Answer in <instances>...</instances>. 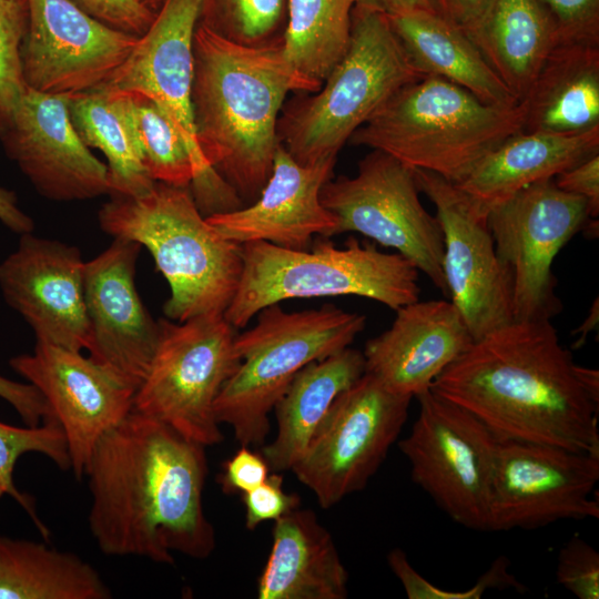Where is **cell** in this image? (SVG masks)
Returning a JSON list of instances; mask_svg holds the SVG:
<instances>
[{"mask_svg":"<svg viewBox=\"0 0 599 599\" xmlns=\"http://www.w3.org/2000/svg\"><path fill=\"white\" fill-rule=\"evenodd\" d=\"M205 446L132 409L97 443L85 467L89 528L109 556L173 565L206 559L215 530L203 507Z\"/></svg>","mask_w":599,"mask_h":599,"instance_id":"6da1fadb","label":"cell"},{"mask_svg":"<svg viewBox=\"0 0 599 599\" xmlns=\"http://www.w3.org/2000/svg\"><path fill=\"white\" fill-rule=\"evenodd\" d=\"M430 390L498 441L599 454V372L573 361L551 321H512L474 341Z\"/></svg>","mask_w":599,"mask_h":599,"instance_id":"7a4b0ae2","label":"cell"},{"mask_svg":"<svg viewBox=\"0 0 599 599\" xmlns=\"http://www.w3.org/2000/svg\"><path fill=\"white\" fill-rule=\"evenodd\" d=\"M193 59L191 100L200 151L250 204L272 172L285 98L306 88L281 43L243 45L197 24Z\"/></svg>","mask_w":599,"mask_h":599,"instance_id":"3957f363","label":"cell"},{"mask_svg":"<svg viewBox=\"0 0 599 599\" xmlns=\"http://www.w3.org/2000/svg\"><path fill=\"white\" fill-rule=\"evenodd\" d=\"M99 223L114 238L149 250L171 290L163 305L166 318L224 314L242 275L241 244L206 221L189 187L155 182L139 196L112 195L99 211Z\"/></svg>","mask_w":599,"mask_h":599,"instance_id":"277c9868","label":"cell"},{"mask_svg":"<svg viewBox=\"0 0 599 599\" xmlns=\"http://www.w3.org/2000/svg\"><path fill=\"white\" fill-rule=\"evenodd\" d=\"M522 121L519 102L489 104L444 78L424 75L392 95L348 143L385 152L456 184L522 131Z\"/></svg>","mask_w":599,"mask_h":599,"instance_id":"5b68a950","label":"cell"},{"mask_svg":"<svg viewBox=\"0 0 599 599\" xmlns=\"http://www.w3.org/2000/svg\"><path fill=\"white\" fill-rule=\"evenodd\" d=\"M423 77L387 14L356 3L345 54L317 91L298 92L283 105L277 138L300 164L337 158L352 134L392 95Z\"/></svg>","mask_w":599,"mask_h":599,"instance_id":"8992f818","label":"cell"},{"mask_svg":"<svg viewBox=\"0 0 599 599\" xmlns=\"http://www.w3.org/2000/svg\"><path fill=\"white\" fill-rule=\"evenodd\" d=\"M241 250L240 284L224 312L234 328L286 300L355 295L394 311L419 300V271L408 258L353 237L344 247L324 237L311 251L264 241L243 243Z\"/></svg>","mask_w":599,"mask_h":599,"instance_id":"52a82bcc","label":"cell"},{"mask_svg":"<svg viewBox=\"0 0 599 599\" xmlns=\"http://www.w3.org/2000/svg\"><path fill=\"white\" fill-rule=\"evenodd\" d=\"M257 315L255 326L235 336L240 363L214 404L217 422L244 446L264 444L270 413L302 368L348 347L366 325L365 315L334 304L286 312L276 303Z\"/></svg>","mask_w":599,"mask_h":599,"instance_id":"ba28073f","label":"cell"},{"mask_svg":"<svg viewBox=\"0 0 599 599\" xmlns=\"http://www.w3.org/2000/svg\"><path fill=\"white\" fill-rule=\"evenodd\" d=\"M159 341L138 386L133 409L205 447L223 440L215 400L240 361L235 329L224 314L183 322L160 318Z\"/></svg>","mask_w":599,"mask_h":599,"instance_id":"9c48e42d","label":"cell"},{"mask_svg":"<svg viewBox=\"0 0 599 599\" xmlns=\"http://www.w3.org/2000/svg\"><path fill=\"white\" fill-rule=\"evenodd\" d=\"M201 0H163L148 30L102 89L140 93L154 101L185 141L195 169L189 189L204 215L233 209L235 190L203 158L196 139L193 110V38Z\"/></svg>","mask_w":599,"mask_h":599,"instance_id":"30bf717a","label":"cell"},{"mask_svg":"<svg viewBox=\"0 0 599 599\" xmlns=\"http://www.w3.org/2000/svg\"><path fill=\"white\" fill-rule=\"evenodd\" d=\"M416 398L418 416L398 441L413 481L456 524L488 531L498 439L473 414L430 389Z\"/></svg>","mask_w":599,"mask_h":599,"instance_id":"8fae6325","label":"cell"},{"mask_svg":"<svg viewBox=\"0 0 599 599\" xmlns=\"http://www.w3.org/2000/svg\"><path fill=\"white\" fill-rule=\"evenodd\" d=\"M486 219L497 255L510 275L512 321H551L561 311L554 260L573 235L598 226L588 201L549 179L520 190Z\"/></svg>","mask_w":599,"mask_h":599,"instance_id":"7c38bea8","label":"cell"},{"mask_svg":"<svg viewBox=\"0 0 599 599\" xmlns=\"http://www.w3.org/2000/svg\"><path fill=\"white\" fill-rule=\"evenodd\" d=\"M419 193L414 169L372 150L358 162L355 176L328 180L319 200L337 217V234L357 232L396 250L448 297L441 226Z\"/></svg>","mask_w":599,"mask_h":599,"instance_id":"4fadbf2b","label":"cell"},{"mask_svg":"<svg viewBox=\"0 0 599 599\" xmlns=\"http://www.w3.org/2000/svg\"><path fill=\"white\" fill-rule=\"evenodd\" d=\"M410 400L368 373L337 396L292 468L322 508L365 488L397 440Z\"/></svg>","mask_w":599,"mask_h":599,"instance_id":"5bb4252c","label":"cell"},{"mask_svg":"<svg viewBox=\"0 0 599 599\" xmlns=\"http://www.w3.org/2000/svg\"><path fill=\"white\" fill-rule=\"evenodd\" d=\"M599 454L499 441L488 531L536 529L559 520L599 518Z\"/></svg>","mask_w":599,"mask_h":599,"instance_id":"9a60e30c","label":"cell"},{"mask_svg":"<svg viewBox=\"0 0 599 599\" xmlns=\"http://www.w3.org/2000/svg\"><path fill=\"white\" fill-rule=\"evenodd\" d=\"M21 65L28 88L73 97L99 89L125 61L139 37L94 19L71 0H26Z\"/></svg>","mask_w":599,"mask_h":599,"instance_id":"2e32d148","label":"cell"},{"mask_svg":"<svg viewBox=\"0 0 599 599\" xmlns=\"http://www.w3.org/2000/svg\"><path fill=\"white\" fill-rule=\"evenodd\" d=\"M415 175L441 226L448 297L476 341L512 322L510 275L497 255L486 216L463 192L435 173L415 170Z\"/></svg>","mask_w":599,"mask_h":599,"instance_id":"e0dca14e","label":"cell"},{"mask_svg":"<svg viewBox=\"0 0 599 599\" xmlns=\"http://www.w3.org/2000/svg\"><path fill=\"white\" fill-rule=\"evenodd\" d=\"M10 366L45 398L61 426L77 479L100 438L132 409L136 388L113 368L80 351L37 342Z\"/></svg>","mask_w":599,"mask_h":599,"instance_id":"ac0fdd59","label":"cell"},{"mask_svg":"<svg viewBox=\"0 0 599 599\" xmlns=\"http://www.w3.org/2000/svg\"><path fill=\"white\" fill-rule=\"evenodd\" d=\"M0 140L8 156L49 200L83 201L110 193L106 164L78 134L69 97L27 87Z\"/></svg>","mask_w":599,"mask_h":599,"instance_id":"d6986e66","label":"cell"},{"mask_svg":"<svg viewBox=\"0 0 599 599\" xmlns=\"http://www.w3.org/2000/svg\"><path fill=\"white\" fill-rule=\"evenodd\" d=\"M84 263L78 247L31 233L0 263L6 302L31 326L37 342L89 349Z\"/></svg>","mask_w":599,"mask_h":599,"instance_id":"ffe728a7","label":"cell"},{"mask_svg":"<svg viewBox=\"0 0 599 599\" xmlns=\"http://www.w3.org/2000/svg\"><path fill=\"white\" fill-rule=\"evenodd\" d=\"M141 247L115 237L106 250L84 263L83 272L90 356L135 388L149 369L159 341L158 321L143 305L134 282Z\"/></svg>","mask_w":599,"mask_h":599,"instance_id":"44dd1931","label":"cell"},{"mask_svg":"<svg viewBox=\"0 0 599 599\" xmlns=\"http://www.w3.org/2000/svg\"><path fill=\"white\" fill-rule=\"evenodd\" d=\"M336 159L300 164L280 142L258 197L242 209L210 215L206 221L237 244L264 241L307 250L315 235L327 238L337 234V217L319 200L323 185L333 177Z\"/></svg>","mask_w":599,"mask_h":599,"instance_id":"7402d4cb","label":"cell"},{"mask_svg":"<svg viewBox=\"0 0 599 599\" xmlns=\"http://www.w3.org/2000/svg\"><path fill=\"white\" fill-rule=\"evenodd\" d=\"M474 342L450 301H416L396 309L392 326L367 341L365 373L393 393L417 397Z\"/></svg>","mask_w":599,"mask_h":599,"instance_id":"603a6c76","label":"cell"},{"mask_svg":"<svg viewBox=\"0 0 599 599\" xmlns=\"http://www.w3.org/2000/svg\"><path fill=\"white\" fill-rule=\"evenodd\" d=\"M347 585L334 539L313 510L298 507L274 521L258 599H345Z\"/></svg>","mask_w":599,"mask_h":599,"instance_id":"cb8c5ba5","label":"cell"},{"mask_svg":"<svg viewBox=\"0 0 599 599\" xmlns=\"http://www.w3.org/2000/svg\"><path fill=\"white\" fill-rule=\"evenodd\" d=\"M599 153V128L576 135L520 131L483 158L455 185L487 216L520 190Z\"/></svg>","mask_w":599,"mask_h":599,"instance_id":"d4e9b609","label":"cell"},{"mask_svg":"<svg viewBox=\"0 0 599 599\" xmlns=\"http://www.w3.org/2000/svg\"><path fill=\"white\" fill-rule=\"evenodd\" d=\"M519 103L524 132L576 135L599 128V45L556 44Z\"/></svg>","mask_w":599,"mask_h":599,"instance_id":"484cf974","label":"cell"},{"mask_svg":"<svg viewBox=\"0 0 599 599\" xmlns=\"http://www.w3.org/2000/svg\"><path fill=\"white\" fill-rule=\"evenodd\" d=\"M365 373L363 352L349 346L302 368L274 406L277 432L263 445L271 470H292L337 396Z\"/></svg>","mask_w":599,"mask_h":599,"instance_id":"4316f807","label":"cell"},{"mask_svg":"<svg viewBox=\"0 0 599 599\" xmlns=\"http://www.w3.org/2000/svg\"><path fill=\"white\" fill-rule=\"evenodd\" d=\"M464 32L518 102L556 45L538 0H487Z\"/></svg>","mask_w":599,"mask_h":599,"instance_id":"83f0119b","label":"cell"},{"mask_svg":"<svg viewBox=\"0 0 599 599\" xmlns=\"http://www.w3.org/2000/svg\"><path fill=\"white\" fill-rule=\"evenodd\" d=\"M387 17L409 59L424 75L444 78L489 104L518 103L468 35L439 13L415 11Z\"/></svg>","mask_w":599,"mask_h":599,"instance_id":"f1b7e54d","label":"cell"},{"mask_svg":"<svg viewBox=\"0 0 599 599\" xmlns=\"http://www.w3.org/2000/svg\"><path fill=\"white\" fill-rule=\"evenodd\" d=\"M98 570L47 542L0 536V599H110Z\"/></svg>","mask_w":599,"mask_h":599,"instance_id":"f546056e","label":"cell"},{"mask_svg":"<svg viewBox=\"0 0 599 599\" xmlns=\"http://www.w3.org/2000/svg\"><path fill=\"white\" fill-rule=\"evenodd\" d=\"M72 123L88 148L106 159L110 194L139 196L155 181L144 167L121 93L102 88L69 97Z\"/></svg>","mask_w":599,"mask_h":599,"instance_id":"4dcf8cb0","label":"cell"},{"mask_svg":"<svg viewBox=\"0 0 599 599\" xmlns=\"http://www.w3.org/2000/svg\"><path fill=\"white\" fill-rule=\"evenodd\" d=\"M357 0H288L281 49L306 88L317 91L345 54Z\"/></svg>","mask_w":599,"mask_h":599,"instance_id":"1f68e13d","label":"cell"},{"mask_svg":"<svg viewBox=\"0 0 599 599\" xmlns=\"http://www.w3.org/2000/svg\"><path fill=\"white\" fill-rule=\"evenodd\" d=\"M121 94L149 175L155 182L189 187L195 169L191 152L176 126L148 97L140 93Z\"/></svg>","mask_w":599,"mask_h":599,"instance_id":"d6a6232c","label":"cell"},{"mask_svg":"<svg viewBox=\"0 0 599 599\" xmlns=\"http://www.w3.org/2000/svg\"><path fill=\"white\" fill-rule=\"evenodd\" d=\"M288 0H201L199 24L234 43L282 42Z\"/></svg>","mask_w":599,"mask_h":599,"instance_id":"836d02e7","label":"cell"},{"mask_svg":"<svg viewBox=\"0 0 599 599\" xmlns=\"http://www.w3.org/2000/svg\"><path fill=\"white\" fill-rule=\"evenodd\" d=\"M28 453L44 455L61 470L71 469L67 440L55 418L47 419L35 427H14L0 422V497L7 495L14 499L48 540L50 531L38 517L33 499L20 491L13 480L18 459Z\"/></svg>","mask_w":599,"mask_h":599,"instance_id":"e575fe53","label":"cell"},{"mask_svg":"<svg viewBox=\"0 0 599 599\" xmlns=\"http://www.w3.org/2000/svg\"><path fill=\"white\" fill-rule=\"evenodd\" d=\"M27 26L26 0H0V135L27 89L21 65Z\"/></svg>","mask_w":599,"mask_h":599,"instance_id":"d590c367","label":"cell"},{"mask_svg":"<svg viewBox=\"0 0 599 599\" xmlns=\"http://www.w3.org/2000/svg\"><path fill=\"white\" fill-rule=\"evenodd\" d=\"M390 570L400 581L409 599H480L491 589L526 590L525 586L509 571L510 562L505 556L496 558L489 568L466 590H447L429 582L410 565L407 555L399 548L387 555Z\"/></svg>","mask_w":599,"mask_h":599,"instance_id":"8d00e7d4","label":"cell"},{"mask_svg":"<svg viewBox=\"0 0 599 599\" xmlns=\"http://www.w3.org/2000/svg\"><path fill=\"white\" fill-rule=\"evenodd\" d=\"M556 37V44L599 45V0H538Z\"/></svg>","mask_w":599,"mask_h":599,"instance_id":"74e56055","label":"cell"},{"mask_svg":"<svg viewBox=\"0 0 599 599\" xmlns=\"http://www.w3.org/2000/svg\"><path fill=\"white\" fill-rule=\"evenodd\" d=\"M556 580L578 599H598V551L579 536L571 537L558 552Z\"/></svg>","mask_w":599,"mask_h":599,"instance_id":"f35d334b","label":"cell"},{"mask_svg":"<svg viewBox=\"0 0 599 599\" xmlns=\"http://www.w3.org/2000/svg\"><path fill=\"white\" fill-rule=\"evenodd\" d=\"M245 507V527L254 530L265 521H276L301 505L296 494L285 493L283 477L277 471L270 474L257 487L242 494Z\"/></svg>","mask_w":599,"mask_h":599,"instance_id":"ab89813d","label":"cell"},{"mask_svg":"<svg viewBox=\"0 0 599 599\" xmlns=\"http://www.w3.org/2000/svg\"><path fill=\"white\" fill-rule=\"evenodd\" d=\"M71 1L106 26L138 37L148 30L158 11L143 0Z\"/></svg>","mask_w":599,"mask_h":599,"instance_id":"60d3db41","label":"cell"},{"mask_svg":"<svg viewBox=\"0 0 599 599\" xmlns=\"http://www.w3.org/2000/svg\"><path fill=\"white\" fill-rule=\"evenodd\" d=\"M270 470L262 454L251 450L250 446L241 445L223 464L217 483L225 494L242 495L261 485L271 474Z\"/></svg>","mask_w":599,"mask_h":599,"instance_id":"b9f144b4","label":"cell"},{"mask_svg":"<svg viewBox=\"0 0 599 599\" xmlns=\"http://www.w3.org/2000/svg\"><path fill=\"white\" fill-rule=\"evenodd\" d=\"M562 191L588 201L593 219L599 214V153L567 169L554 177Z\"/></svg>","mask_w":599,"mask_h":599,"instance_id":"7bdbcfd3","label":"cell"},{"mask_svg":"<svg viewBox=\"0 0 599 599\" xmlns=\"http://www.w3.org/2000/svg\"><path fill=\"white\" fill-rule=\"evenodd\" d=\"M0 397L17 410L26 426L40 425L51 413L43 395L30 383L13 382L0 376Z\"/></svg>","mask_w":599,"mask_h":599,"instance_id":"ee69618b","label":"cell"},{"mask_svg":"<svg viewBox=\"0 0 599 599\" xmlns=\"http://www.w3.org/2000/svg\"><path fill=\"white\" fill-rule=\"evenodd\" d=\"M443 18L465 31L476 20L487 0H435Z\"/></svg>","mask_w":599,"mask_h":599,"instance_id":"f6af8a7d","label":"cell"},{"mask_svg":"<svg viewBox=\"0 0 599 599\" xmlns=\"http://www.w3.org/2000/svg\"><path fill=\"white\" fill-rule=\"evenodd\" d=\"M0 221L18 234L31 233L34 224L18 205L14 192L0 186Z\"/></svg>","mask_w":599,"mask_h":599,"instance_id":"bcb514c9","label":"cell"},{"mask_svg":"<svg viewBox=\"0 0 599 599\" xmlns=\"http://www.w3.org/2000/svg\"><path fill=\"white\" fill-rule=\"evenodd\" d=\"M357 3L378 9L387 16L415 11L439 13L435 0H357Z\"/></svg>","mask_w":599,"mask_h":599,"instance_id":"7dc6e473","label":"cell"},{"mask_svg":"<svg viewBox=\"0 0 599 599\" xmlns=\"http://www.w3.org/2000/svg\"><path fill=\"white\" fill-rule=\"evenodd\" d=\"M598 322L599 306L598 298H596L589 309L588 316L585 318L581 325L572 332L573 336L578 335V338L573 343V348H578L583 345L588 334L598 328Z\"/></svg>","mask_w":599,"mask_h":599,"instance_id":"c3c4849f","label":"cell"},{"mask_svg":"<svg viewBox=\"0 0 599 599\" xmlns=\"http://www.w3.org/2000/svg\"><path fill=\"white\" fill-rule=\"evenodd\" d=\"M143 1H145L148 4H150L155 10H158L159 7L161 6V3L163 2V0H143Z\"/></svg>","mask_w":599,"mask_h":599,"instance_id":"681fc988","label":"cell"}]
</instances>
